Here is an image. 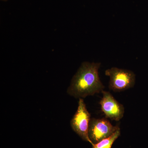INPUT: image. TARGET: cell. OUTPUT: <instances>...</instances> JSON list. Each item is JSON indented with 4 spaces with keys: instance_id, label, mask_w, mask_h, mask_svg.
Here are the masks:
<instances>
[{
    "instance_id": "cell-1",
    "label": "cell",
    "mask_w": 148,
    "mask_h": 148,
    "mask_svg": "<svg viewBox=\"0 0 148 148\" xmlns=\"http://www.w3.org/2000/svg\"><path fill=\"white\" fill-rule=\"evenodd\" d=\"M100 63L84 62L72 79L67 92L76 98H85L102 92L105 88L99 77Z\"/></svg>"
},
{
    "instance_id": "cell-2",
    "label": "cell",
    "mask_w": 148,
    "mask_h": 148,
    "mask_svg": "<svg viewBox=\"0 0 148 148\" xmlns=\"http://www.w3.org/2000/svg\"><path fill=\"white\" fill-rule=\"evenodd\" d=\"M105 75L110 78L109 88L114 92L127 90L135 84V74L130 70L112 67L106 70Z\"/></svg>"
},
{
    "instance_id": "cell-3",
    "label": "cell",
    "mask_w": 148,
    "mask_h": 148,
    "mask_svg": "<svg viewBox=\"0 0 148 148\" xmlns=\"http://www.w3.org/2000/svg\"><path fill=\"white\" fill-rule=\"evenodd\" d=\"M90 117V114L86 109L83 99L79 98L77 109L71 120V126L74 132L82 140L92 145V142L88 136Z\"/></svg>"
},
{
    "instance_id": "cell-4",
    "label": "cell",
    "mask_w": 148,
    "mask_h": 148,
    "mask_svg": "<svg viewBox=\"0 0 148 148\" xmlns=\"http://www.w3.org/2000/svg\"><path fill=\"white\" fill-rule=\"evenodd\" d=\"M119 128L118 125L114 126L105 119H91L89 123L88 136L92 145L108 138Z\"/></svg>"
},
{
    "instance_id": "cell-5",
    "label": "cell",
    "mask_w": 148,
    "mask_h": 148,
    "mask_svg": "<svg viewBox=\"0 0 148 148\" xmlns=\"http://www.w3.org/2000/svg\"><path fill=\"white\" fill-rule=\"evenodd\" d=\"M103 96L100 104L101 110L107 118L119 121L124 116V106L115 99L108 91H102Z\"/></svg>"
},
{
    "instance_id": "cell-6",
    "label": "cell",
    "mask_w": 148,
    "mask_h": 148,
    "mask_svg": "<svg viewBox=\"0 0 148 148\" xmlns=\"http://www.w3.org/2000/svg\"><path fill=\"white\" fill-rule=\"evenodd\" d=\"M120 135V128H119L108 138L103 139L96 144H92V148H112L114 142Z\"/></svg>"
},
{
    "instance_id": "cell-7",
    "label": "cell",
    "mask_w": 148,
    "mask_h": 148,
    "mask_svg": "<svg viewBox=\"0 0 148 148\" xmlns=\"http://www.w3.org/2000/svg\"><path fill=\"white\" fill-rule=\"evenodd\" d=\"M2 1H7V0H2Z\"/></svg>"
}]
</instances>
